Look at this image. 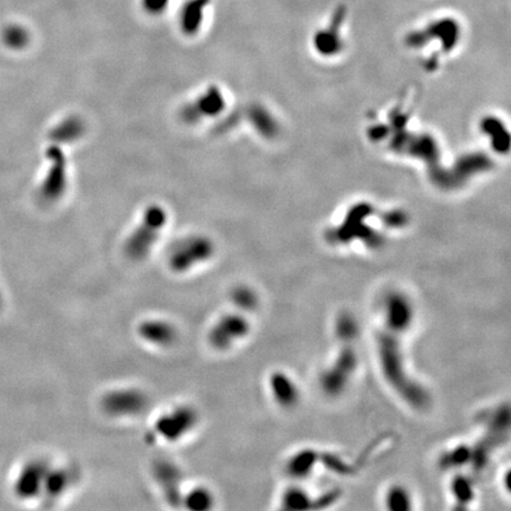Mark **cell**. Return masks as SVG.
<instances>
[{
  "label": "cell",
  "mask_w": 511,
  "mask_h": 511,
  "mask_svg": "<svg viewBox=\"0 0 511 511\" xmlns=\"http://www.w3.org/2000/svg\"><path fill=\"white\" fill-rule=\"evenodd\" d=\"M380 326L374 337L376 360L381 376L405 405L424 411L431 404V396L424 384L409 372L405 340L416 324V306L404 291L391 290L382 296Z\"/></svg>",
  "instance_id": "obj_1"
},
{
  "label": "cell",
  "mask_w": 511,
  "mask_h": 511,
  "mask_svg": "<svg viewBox=\"0 0 511 511\" xmlns=\"http://www.w3.org/2000/svg\"><path fill=\"white\" fill-rule=\"evenodd\" d=\"M337 342V351L319 375V389L329 398H339L347 392L360 367L357 341Z\"/></svg>",
  "instance_id": "obj_2"
},
{
  "label": "cell",
  "mask_w": 511,
  "mask_h": 511,
  "mask_svg": "<svg viewBox=\"0 0 511 511\" xmlns=\"http://www.w3.org/2000/svg\"><path fill=\"white\" fill-rule=\"evenodd\" d=\"M167 224V213L159 205H151L143 213L136 230L131 233L124 244L128 257L140 262L149 256L160 234Z\"/></svg>",
  "instance_id": "obj_3"
},
{
  "label": "cell",
  "mask_w": 511,
  "mask_h": 511,
  "mask_svg": "<svg viewBox=\"0 0 511 511\" xmlns=\"http://www.w3.org/2000/svg\"><path fill=\"white\" fill-rule=\"evenodd\" d=\"M216 252L213 241L206 236H189L176 243L168 254V266L176 274H185L210 261Z\"/></svg>",
  "instance_id": "obj_4"
},
{
  "label": "cell",
  "mask_w": 511,
  "mask_h": 511,
  "mask_svg": "<svg viewBox=\"0 0 511 511\" xmlns=\"http://www.w3.org/2000/svg\"><path fill=\"white\" fill-rule=\"evenodd\" d=\"M149 405L151 399L147 393L136 387L113 389L101 399L103 412L113 418L139 417Z\"/></svg>",
  "instance_id": "obj_5"
},
{
  "label": "cell",
  "mask_w": 511,
  "mask_h": 511,
  "mask_svg": "<svg viewBox=\"0 0 511 511\" xmlns=\"http://www.w3.org/2000/svg\"><path fill=\"white\" fill-rule=\"evenodd\" d=\"M251 333V324L245 313L236 311L221 316L209 331L207 340L217 351H229Z\"/></svg>",
  "instance_id": "obj_6"
},
{
  "label": "cell",
  "mask_w": 511,
  "mask_h": 511,
  "mask_svg": "<svg viewBox=\"0 0 511 511\" xmlns=\"http://www.w3.org/2000/svg\"><path fill=\"white\" fill-rule=\"evenodd\" d=\"M198 422L199 414L194 407L176 406L156 419L154 431L166 442L176 443L191 434Z\"/></svg>",
  "instance_id": "obj_7"
},
{
  "label": "cell",
  "mask_w": 511,
  "mask_h": 511,
  "mask_svg": "<svg viewBox=\"0 0 511 511\" xmlns=\"http://www.w3.org/2000/svg\"><path fill=\"white\" fill-rule=\"evenodd\" d=\"M151 472L161 494L168 503L172 507L180 505L183 501L181 487L184 477L180 467L169 459L161 458L153 463Z\"/></svg>",
  "instance_id": "obj_8"
},
{
  "label": "cell",
  "mask_w": 511,
  "mask_h": 511,
  "mask_svg": "<svg viewBox=\"0 0 511 511\" xmlns=\"http://www.w3.org/2000/svg\"><path fill=\"white\" fill-rule=\"evenodd\" d=\"M224 108L225 96L218 86H211L199 96H196L192 102L184 106L181 116L186 122H201L203 120L218 116Z\"/></svg>",
  "instance_id": "obj_9"
},
{
  "label": "cell",
  "mask_w": 511,
  "mask_h": 511,
  "mask_svg": "<svg viewBox=\"0 0 511 511\" xmlns=\"http://www.w3.org/2000/svg\"><path fill=\"white\" fill-rule=\"evenodd\" d=\"M269 391L276 405L292 409L301 401V389L292 376L282 371H275L269 376Z\"/></svg>",
  "instance_id": "obj_10"
},
{
  "label": "cell",
  "mask_w": 511,
  "mask_h": 511,
  "mask_svg": "<svg viewBox=\"0 0 511 511\" xmlns=\"http://www.w3.org/2000/svg\"><path fill=\"white\" fill-rule=\"evenodd\" d=\"M138 334L146 344L168 348L178 341L179 331L176 326L164 319H148L138 326Z\"/></svg>",
  "instance_id": "obj_11"
},
{
  "label": "cell",
  "mask_w": 511,
  "mask_h": 511,
  "mask_svg": "<svg viewBox=\"0 0 511 511\" xmlns=\"http://www.w3.org/2000/svg\"><path fill=\"white\" fill-rule=\"evenodd\" d=\"M335 491H331L328 495L322 496L319 499H315L308 492L307 490H303L299 487H290L288 490L284 491L281 504L283 509L286 510H308V509H314V508H324V504L334 503L336 501Z\"/></svg>",
  "instance_id": "obj_12"
},
{
  "label": "cell",
  "mask_w": 511,
  "mask_h": 511,
  "mask_svg": "<svg viewBox=\"0 0 511 511\" xmlns=\"http://www.w3.org/2000/svg\"><path fill=\"white\" fill-rule=\"evenodd\" d=\"M74 471L68 467H58L55 470L48 471L43 490L46 491V495L51 499H57L69 490L71 485L75 483Z\"/></svg>",
  "instance_id": "obj_13"
},
{
  "label": "cell",
  "mask_w": 511,
  "mask_h": 511,
  "mask_svg": "<svg viewBox=\"0 0 511 511\" xmlns=\"http://www.w3.org/2000/svg\"><path fill=\"white\" fill-rule=\"evenodd\" d=\"M319 463V452L304 449L291 456L286 463V472L292 479H307Z\"/></svg>",
  "instance_id": "obj_14"
},
{
  "label": "cell",
  "mask_w": 511,
  "mask_h": 511,
  "mask_svg": "<svg viewBox=\"0 0 511 511\" xmlns=\"http://www.w3.org/2000/svg\"><path fill=\"white\" fill-rule=\"evenodd\" d=\"M68 161V160H66ZM61 151H53V165L49 174V180L46 183V196L56 198L64 192L68 183V162Z\"/></svg>",
  "instance_id": "obj_15"
},
{
  "label": "cell",
  "mask_w": 511,
  "mask_h": 511,
  "mask_svg": "<svg viewBox=\"0 0 511 511\" xmlns=\"http://www.w3.org/2000/svg\"><path fill=\"white\" fill-rule=\"evenodd\" d=\"M49 467L44 463H35L28 467L23 474V484H21V492L25 496H33L39 494L43 490L44 481L48 474Z\"/></svg>",
  "instance_id": "obj_16"
},
{
  "label": "cell",
  "mask_w": 511,
  "mask_h": 511,
  "mask_svg": "<svg viewBox=\"0 0 511 511\" xmlns=\"http://www.w3.org/2000/svg\"><path fill=\"white\" fill-rule=\"evenodd\" d=\"M386 509L391 511H407L414 509V497L407 487L397 484L386 491L384 497Z\"/></svg>",
  "instance_id": "obj_17"
},
{
  "label": "cell",
  "mask_w": 511,
  "mask_h": 511,
  "mask_svg": "<svg viewBox=\"0 0 511 511\" xmlns=\"http://www.w3.org/2000/svg\"><path fill=\"white\" fill-rule=\"evenodd\" d=\"M230 299L241 313H251L259 306V295L249 286H237L230 292Z\"/></svg>",
  "instance_id": "obj_18"
},
{
  "label": "cell",
  "mask_w": 511,
  "mask_h": 511,
  "mask_svg": "<svg viewBox=\"0 0 511 511\" xmlns=\"http://www.w3.org/2000/svg\"><path fill=\"white\" fill-rule=\"evenodd\" d=\"M181 503L184 504L188 510H210L214 505V496L207 487H196L188 491L186 495H183Z\"/></svg>",
  "instance_id": "obj_19"
},
{
  "label": "cell",
  "mask_w": 511,
  "mask_h": 511,
  "mask_svg": "<svg viewBox=\"0 0 511 511\" xmlns=\"http://www.w3.org/2000/svg\"><path fill=\"white\" fill-rule=\"evenodd\" d=\"M451 494L459 508H465L474 499V483L465 476H457L451 483Z\"/></svg>",
  "instance_id": "obj_20"
},
{
  "label": "cell",
  "mask_w": 511,
  "mask_h": 511,
  "mask_svg": "<svg viewBox=\"0 0 511 511\" xmlns=\"http://www.w3.org/2000/svg\"><path fill=\"white\" fill-rule=\"evenodd\" d=\"M83 131H84V124L81 120L77 118H68L64 122H62L56 128L55 136L57 140L71 142L81 138L83 136Z\"/></svg>",
  "instance_id": "obj_21"
},
{
  "label": "cell",
  "mask_w": 511,
  "mask_h": 511,
  "mask_svg": "<svg viewBox=\"0 0 511 511\" xmlns=\"http://www.w3.org/2000/svg\"><path fill=\"white\" fill-rule=\"evenodd\" d=\"M169 0H143V8L151 15H158L164 11Z\"/></svg>",
  "instance_id": "obj_22"
}]
</instances>
